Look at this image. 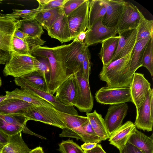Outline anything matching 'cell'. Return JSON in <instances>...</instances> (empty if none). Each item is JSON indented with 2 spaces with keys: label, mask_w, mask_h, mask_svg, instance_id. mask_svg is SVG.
Listing matches in <instances>:
<instances>
[{
  "label": "cell",
  "mask_w": 153,
  "mask_h": 153,
  "mask_svg": "<svg viewBox=\"0 0 153 153\" xmlns=\"http://www.w3.org/2000/svg\"><path fill=\"white\" fill-rule=\"evenodd\" d=\"M0 117L9 123L21 127L23 129L22 132L24 133L35 136L42 139H46V138L34 133L28 128L26 124L29 120L21 114H0Z\"/></svg>",
  "instance_id": "cell-32"
},
{
  "label": "cell",
  "mask_w": 153,
  "mask_h": 153,
  "mask_svg": "<svg viewBox=\"0 0 153 153\" xmlns=\"http://www.w3.org/2000/svg\"><path fill=\"white\" fill-rule=\"evenodd\" d=\"M26 40L28 44L31 54L32 51L36 47L44 45L45 42V41L41 39V38H34L28 37Z\"/></svg>",
  "instance_id": "cell-44"
},
{
  "label": "cell",
  "mask_w": 153,
  "mask_h": 153,
  "mask_svg": "<svg viewBox=\"0 0 153 153\" xmlns=\"http://www.w3.org/2000/svg\"><path fill=\"white\" fill-rule=\"evenodd\" d=\"M29 153H45L42 148L40 147H37L31 150Z\"/></svg>",
  "instance_id": "cell-52"
},
{
  "label": "cell",
  "mask_w": 153,
  "mask_h": 153,
  "mask_svg": "<svg viewBox=\"0 0 153 153\" xmlns=\"http://www.w3.org/2000/svg\"><path fill=\"white\" fill-rule=\"evenodd\" d=\"M39 61L36 57L22 55L10 52V58L3 73L5 76L20 77L38 70Z\"/></svg>",
  "instance_id": "cell-4"
},
{
  "label": "cell",
  "mask_w": 153,
  "mask_h": 153,
  "mask_svg": "<svg viewBox=\"0 0 153 153\" xmlns=\"http://www.w3.org/2000/svg\"><path fill=\"white\" fill-rule=\"evenodd\" d=\"M153 134L148 137L137 129L128 143L134 146L143 153H153Z\"/></svg>",
  "instance_id": "cell-25"
},
{
  "label": "cell",
  "mask_w": 153,
  "mask_h": 153,
  "mask_svg": "<svg viewBox=\"0 0 153 153\" xmlns=\"http://www.w3.org/2000/svg\"><path fill=\"white\" fill-rule=\"evenodd\" d=\"M84 151L85 153H106L103 149L101 145L98 143L95 147L92 149Z\"/></svg>",
  "instance_id": "cell-47"
},
{
  "label": "cell",
  "mask_w": 153,
  "mask_h": 153,
  "mask_svg": "<svg viewBox=\"0 0 153 153\" xmlns=\"http://www.w3.org/2000/svg\"><path fill=\"white\" fill-rule=\"evenodd\" d=\"M20 131L8 136V142L0 151V153H29L31 150L25 143Z\"/></svg>",
  "instance_id": "cell-24"
},
{
  "label": "cell",
  "mask_w": 153,
  "mask_h": 153,
  "mask_svg": "<svg viewBox=\"0 0 153 153\" xmlns=\"http://www.w3.org/2000/svg\"><path fill=\"white\" fill-rule=\"evenodd\" d=\"M131 53L103 66L99 77L106 82L107 87H130L133 76L130 70Z\"/></svg>",
  "instance_id": "cell-2"
},
{
  "label": "cell",
  "mask_w": 153,
  "mask_h": 153,
  "mask_svg": "<svg viewBox=\"0 0 153 153\" xmlns=\"http://www.w3.org/2000/svg\"><path fill=\"white\" fill-rule=\"evenodd\" d=\"M8 135L0 130V148L1 149L7 144L8 142Z\"/></svg>",
  "instance_id": "cell-48"
},
{
  "label": "cell",
  "mask_w": 153,
  "mask_h": 153,
  "mask_svg": "<svg viewBox=\"0 0 153 153\" xmlns=\"http://www.w3.org/2000/svg\"><path fill=\"white\" fill-rule=\"evenodd\" d=\"M89 1L88 22L90 27L97 20L103 19L106 14V8L101 0Z\"/></svg>",
  "instance_id": "cell-31"
},
{
  "label": "cell",
  "mask_w": 153,
  "mask_h": 153,
  "mask_svg": "<svg viewBox=\"0 0 153 153\" xmlns=\"http://www.w3.org/2000/svg\"><path fill=\"white\" fill-rule=\"evenodd\" d=\"M7 98V97L6 95L4 96H1L0 97V103H1L3 101Z\"/></svg>",
  "instance_id": "cell-53"
},
{
  "label": "cell",
  "mask_w": 153,
  "mask_h": 153,
  "mask_svg": "<svg viewBox=\"0 0 153 153\" xmlns=\"http://www.w3.org/2000/svg\"><path fill=\"white\" fill-rule=\"evenodd\" d=\"M82 128L83 130L87 134L95 137H98L94 131L89 120L86 123L83 125Z\"/></svg>",
  "instance_id": "cell-45"
},
{
  "label": "cell",
  "mask_w": 153,
  "mask_h": 153,
  "mask_svg": "<svg viewBox=\"0 0 153 153\" xmlns=\"http://www.w3.org/2000/svg\"><path fill=\"white\" fill-rule=\"evenodd\" d=\"M55 93L56 98L62 104L74 106L76 100V90L74 74L59 86Z\"/></svg>",
  "instance_id": "cell-18"
},
{
  "label": "cell",
  "mask_w": 153,
  "mask_h": 153,
  "mask_svg": "<svg viewBox=\"0 0 153 153\" xmlns=\"http://www.w3.org/2000/svg\"><path fill=\"white\" fill-rule=\"evenodd\" d=\"M17 28L29 37L34 38H41L44 33L42 26L35 19L17 21Z\"/></svg>",
  "instance_id": "cell-30"
},
{
  "label": "cell",
  "mask_w": 153,
  "mask_h": 153,
  "mask_svg": "<svg viewBox=\"0 0 153 153\" xmlns=\"http://www.w3.org/2000/svg\"><path fill=\"white\" fill-rule=\"evenodd\" d=\"M37 59L39 63L38 70L36 72L43 78L48 91V84L51 73V67L49 61L47 59L44 57H38Z\"/></svg>",
  "instance_id": "cell-39"
},
{
  "label": "cell",
  "mask_w": 153,
  "mask_h": 153,
  "mask_svg": "<svg viewBox=\"0 0 153 153\" xmlns=\"http://www.w3.org/2000/svg\"><path fill=\"white\" fill-rule=\"evenodd\" d=\"M88 29L84 31L80 32L75 38L73 41L83 42L85 38L86 34L88 32Z\"/></svg>",
  "instance_id": "cell-49"
},
{
  "label": "cell",
  "mask_w": 153,
  "mask_h": 153,
  "mask_svg": "<svg viewBox=\"0 0 153 153\" xmlns=\"http://www.w3.org/2000/svg\"><path fill=\"white\" fill-rule=\"evenodd\" d=\"M47 31L50 36L62 44L71 40L67 17L64 12Z\"/></svg>",
  "instance_id": "cell-22"
},
{
  "label": "cell",
  "mask_w": 153,
  "mask_h": 153,
  "mask_svg": "<svg viewBox=\"0 0 153 153\" xmlns=\"http://www.w3.org/2000/svg\"><path fill=\"white\" fill-rule=\"evenodd\" d=\"M42 10L41 7L39 6L37 8L31 10H20L13 9V12L10 13L2 14L16 21L32 20L34 19L36 14Z\"/></svg>",
  "instance_id": "cell-33"
},
{
  "label": "cell",
  "mask_w": 153,
  "mask_h": 153,
  "mask_svg": "<svg viewBox=\"0 0 153 153\" xmlns=\"http://www.w3.org/2000/svg\"><path fill=\"white\" fill-rule=\"evenodd\" d=\"M59 146L60 153H85L80 146L70 139L62 141Z\"/></svg>",
  "instance_id": "cell-38"
},
{
  "label": "cell",
  "mask_w": 153,
  "mask_h": 153,
  "mask_svg": "<svg viewBox=\"0 0 153 153\" xmlns=\"http://www.w3.org/2000/svg\"><path fill=\"white\" fill-rule=\"evenodd\" d=\"M103 19L95 22L90 27L84 42L87 47L101 43L107 39L117 36L118 33L115 27H109L104 25Z\"/></svg>",
  "instance_id": "cell-13"
},
{
  "label": "cell",
  "mask_w": 153,
  "mask_h": 153,
  "mask_svg": "<svg viewBox=\"0 0 153 153\" xmlns=\"http://www.w3.org/2000/svg\"><path fill=\"white\" fill-rule=\"evenodd\" d=\"M20 78L33 88L48 93L43 78L36 71L26 74Z\"/></svg>",
  "instance_id": "cell-35"
},
{
  "label": "cell",
  "mask_w": 153,
  "mask_h": 153,
  "mask_svg": "<svg viewBox=\"0 0 153 153\" xmlns=\"http://www.w3.org/2000/svg\"><path fill=\"white\" fill-rule=\"evenodd\" d=\"M14 36L22 40H25L29 37L28 35L16 28Z\"/></svg>",
  "instance_id": "cell-51"
},
{
  "label": "cell",
  "mask_w": 153,
  "mask_h": 153,
  "mask_svg": "<svg viewBox=\"0 0 153 153\" xmlns=\"http://www.w3.org/2000/svg\"><path fill=\"white\" fill-rule=\"evenodd\" d=\"M17 22L0 14V49L4 51H12V43Z\"/></svg>",
  "instance_id": "cell-15"
},
{
  "label": "cell",
  "mask_w": 153,
  "mask_h": 153,
  "mask_svg": "<svg viewBox=\"0 0 153 153\" xmlns=\"http://www.w3.org/2000/svg\"><path fill=\"white\" fill-rule=\"evenodd\" d=\"M86 0H68L63 7L65 14L67 16L77 8Z\"/></svg>",
  "instance_id": "cell-43"
},
{
  "label": "cell",
  "mask_w": 153,
  "mask_h": 153,
  "mask_svg": "<svg viewBox=\"0 0 153 153\" xmlns=\"http://www.w3.org/2000/svg\"><path fill=\"white\" fill-rule=\"evenodd\" d=\"M63 13V7L42 10L36 14L34 19L47 31Z\"/></svg>",
  "instance_id": "cell-26"
},
{
  "label": "cell",
  "mask_w": 153,
  "mask_h": 153,
  "mask_svg": "<svg viewBox=\"0 0 153 153\" xmlns=\"http://www.w3.org/2000/svg\"><path fill=\"white\" fill-rule=\"evenodd\" d=\"M86 115L94 131L102 141L109 139L110 134L101 115L95 110L92 113H86Z\"/></svg>",
  "instance_id": "cell-27"
},
{
  "label": "cell",
  "mask_w": 153,
  "mask_h": 153,
  "mask_svg": "<svg viewBox=\"0 0 153 153\" xmlns=\"http://www.w3.org/2000/svg\"><path fill=\"white\" fill-rule=\"evenodd\" d=\"M136 129L134 123L130 121H127L111 134L108 140L110 144L119 151L123 150Z\"/></svg>",
  "instance_id": "cell-19"
},
{
  "label": "cell",
  "mask_w": 153,
  "mask_h": 153,
  "mask_svg": "<svg viewBox=\"0 0 153 153\" xmlns=\"http://www.w3.org/2000/svg\"><path fill=\"white\" fill-rule=\"evenodd\" d=\"M97 143H95L85 142L81 147L84 151H88L95 147Z\"/></svg>",
  "instance_id": "cell-50"
},
{
  "label": "cell",
  "mask_w": 153,
  "mask_h": 153,
  "mask_svg": "<svg viewBox=\"0 0 153 153\" xmlns=\"http://www.w3.org/2000/svg\"><path fill=\"white\" fill-rule=\"evenodd\" d=\"M136 127L143 131H152L153 124V89L148 91L142 105L136 110L134 123Z\"/></svg>",
  "instance_id": "cell-10"
},
{
  "label": "cell",
  "mask_w": 153,
  "mask_h": 153,
  "mask_svg": "<svg viewBox=\"0 0 153 153\" xmlns=\"http://www.w3.org/2000/svg\"><path fill=\"white\" fill-rule=\"evenodd\" d=\"M0 130L8 136L15 134L23 129L20 126L9 123L0 117Z\"/></svg>",
  "instance_id": "cell-40"
},
{
  "label": "cell",
  "mask_w": 153,
  "mask_h": 153,
  "mask_svg": "<svg viewBox=\"0 0 153 153\" xmlns=\"http://www.w3.org/2000/svg\"><path fill=\"white\" fill-rule=\"evenodd\" d=\"M142 66L145 67L152 76H153V36L147 43L144 49L142 59Z\"/></svg>",
  "instance_id": "cell-36"
},
{
  "label": "cell",
  "mask_w": 153,
  "mask_h": 153,
  "mask_svg": "<svg viewBox=\"0 0 153 153\" xmlns=\"http://www.w3.org/2000/svg\"><path fill=\"white\" fill-rule=\"evenodd\" d=\"M36 107L19 99L7 98L0 103V114H22L32 110Z\"/></svg>",
  "instance_id": "cell-21"
},
{
  "label": "cell",
  "mask_w": 153,
  "mask_h": 153,
  "mask_svg": "<svg viewBox=\"0 0 153 153\" xmlns=\"http://www.w3.org/2000/svg\"><path fill=\"white\" fill-rule=\"evenodd\" d=\"M129 88L132 102L137 110L143 102L148 91L151 88V84L143 74L135 72Z\"/></svg>",
  "instance_id": "cell-14"
},
{
  "label": "cell",
  "mask_w": 153,
  "mask_h": 153,
  "mask_svg": "<svg viewBox=\"0 0 153 153\" xmlns=\"http://www.w3.org/2000/svg\"><path fill=\"white\" fill-rule=\"evenodd\" d=\"M2 83L1 78L0 77V87L1 86V85H2Z\"/></svg>",
  "instance_id": "cell-55"
},
{
  "label": "cell",
  "mask_w": 153,
  "mask_h": 153,
  "mask_svg": "<svg viewBox=\"0 0 153 153\" xmlns=\"http://www.w3.org/2000/svg\"><path fill=\"white\" fill-rule=\"evenodd\" d=\"M89 0L86 1L67 16L71 40L81 32L89 28L88 22Z\"/></svg>",
  "instance_id": "cell-6"
},
{
  "label": "cell",
  "mask_w": 153,
  "mask_h": 153,
  "mask_svg": "<svg viewBox=\"0 0 153 153\" xmlns=\"http://www.w3.org/2000/svg\"><path fill=\"white\" fill-rule=\"evenodd\" d=\"M14 81L16 85L20 86L21 88L46 101L58 111L69 114L79 115L77 111L74 106L64 105L58 100L55 96L50 93L33 88L20 77L15 78Z\"/></svg>",
  "instance_id": "cell-9"
},
{
  "label": "cell",
  "mask_w": 153,
  "mask_h": 153,
  "mask_svg": "<svg viewBox=\"0 0 153 153\" xmlns=\"http://www.w3.org/2000/svg\"><path fill=\"white\" fill-rule=\"evenodd\" d=\"M106 8V14L102 21L105 26L115 27L123 11L126 1L123 0H101Z\"/></svg>",
  "instance_id": "cell-20"
},
{
  "label": "cell",
  "mask_w": 153,
  "mask_h": 153,
  "mask_svg": "<svg viewBox=\"0 0 153 153\" xmlns=\"http://www.w3.org/2000/svg\"><path fill=\"white\" fill-rule=\"evenodd\" d=\"M124 149L127 153H143L140 149L128 143H127Z\"/></svg>",
  "instance_id": "cell-46"
},
{
  "label": "cell",
  "mask_w": 153,
  "mask_h": 153,
  "mask_svg": "<svg viewBox=\"0 0 153 153\" xmlns=\"http://www.w3.org/2000/svg\"><path fill=\"white\" fill-rule=\"evenodd\" d=\"M136 29L137 42L148 36H153V20L147 19L143 15Z\"/></svg>",
  "instance_id": "cell-34"
},
{
  "label": "cell",
  "mask_w": 153,
  "mask_h": 153,
  "mask_svg": "<svg viewBox=\"0 0 153 153\" xmlns=\"http://www.w3.org/2000/svg\"><path fill=\"white\" fill-rule=\"evenodd\" d=\"M8 98H16L30 103L36 107L44 106L55 108L46 101L21 88H16L12 91H6Z\"/></svg>",
  "instance_id": "cell-23"
},
{
  "label": "cell",
  "mask_w": 153,
  "mask_h": 153,
  "mask_svg": "<svg viewBox=\"0 0 153 153\" xmlns=\"http://www.w3.org/2000/svg\"><path fill=\"white\" fill-rule=\"evenodd\" d=\"M119 36L117 47L110 62L124 57L132 52L137 42V30L123 32Z\"/></svg>",
  "instance_id": "cell-17"
},
{
  "label": "cell",
  "mask_w": 153,
  "mask_h": 153,
  "mask_svg": "<svg viewBox=\"0 0 153 153\" xmlns=\"http://www.w3.org/2000/svg\"><path fill=\"white\" fill-rule=\"evenodd\" d=\"M76 90V100L74 106L81 112L90 113L94 105V99L90 87L89 80L78 72L74 74Z\"/></svg>",
  "instance_id": "cell-7"
},
{
  "label": "cell",
  "mask_w": 153,
  "mask_h": 153,
  "mask_svg": "<svg viewBox=\"0 0 153 153\" xmlns=\"http://www.w3.org/2000/svg\"><path fill=\"white\" fill-rule=\"evenodd\" d=\"M22 115L29 120L39 121L62 129L65 127L55 108L44 106L36 107L32 110Z\"/></svg>",
  "instance_id": "cell-12"
},
{
  "label": "cell",
  "mask_w": 153,
  "mask_h": 153,
  "mask_svg": "<svg viewBox=\"0 0 153 153\" xmlns=\"http://www.w3.org/2000/svg\"><path fill=\"white\" fill-rule=\"evenodd\" d=\"M96 101L104 105H113L133 102L129 87H103L95 94Z\"/></svg>",
  "instance_id": "cell-5"
},
{
  "label": "cell",
  "mask_w": 153,
  "mask_h": 153,
  "mask_svg": "<svg viewBox=\"0 0 153 153\" xmlns=\"http://www.w3.org/2000/svg\"><path fill=\"white\" fill-rule=\"evenodd\" d=\"M91 56L88 48L85 46V58L83 62L82 76L89 80L91 67Z\"/></svg>",
  "instance_id": "cell-42"
},
{
  "label": "cell",
  "mask_w": 153,
  "mask_h": 153,
  "mask_svg": "<svg viewBox=\"0 0 153 153\" xmlns=\"http://www.w3.org/2000/svg\"><path fill=\"white\" fill-rule=\"evenodd\" d=\"M18 54L33 56L30 53L28 43L24 40L13 36L12 43V51Z\"/></svg>",
  "instance_id": "cell-37"
},
{
  "label": "cell",
  "mask_w": 153,
  "mask_h": 153,
  "mask_svg": "<svg viewBox=\"0 0 153 153\" xmlns=\"http://www.w3.org/2000/svg\"><path fill=\"white\" fill-rule=\"evenodd\" d=\"M120 153H127L126 150L124 148L123 150H120Z\"/></svg>",
  "instance_id": "cell-54"
},
{
  "label": "cell",
  "mask_w": 153,
  "mask_h": 153,
  "mask_svg": "<svg viewBox=\"0 0 153 153\" xmlns=\"http://www.w3.org/2000/svg\"><path fill=\"white\" fill-rule=\"evenodd\" d=\"M68 45H64L53 47L40 46L35 48L31 53L32 55L48 59L51 73L48 91L53 95L59 86L73 74L68 70L65 60Z\"/></svg>",
  "instance_id": "cell-1"
},
{
  "label": "cell",
  "mask_w": 153,
  "mask_h": 153,
  "mask_svg": "<svg viewBox=\"0 0 153 153\" xmlns=\"http://www.w3.org/2000/svg\"><path fill=\"white\" fill-rule=\"evenodd\" d=\"M128 108L126 103L111 105L109 107L104 120L110 135L122 125Z\"/></svg>",
  "instance_id": "cell-16"
},
{
  "label": "cell",
  "mask_w": 153,
  "mask_h": 153,
  "mask_svg": "<svg viewBox=\"0 0 153 153\" xmlns=\"http://www.w3.org/2000/svg\"><path fill=\"white\" fill-rule=\"evenodd\" d=\"M149 36L137 42L131 56L130 70L133 75L137 69L142 67V59L144 48L152 36Z\"/></svg>",
  "instance_id": "cell-29"
},
{
  "label": "cell",
  "mask_w": 153,
  "mask_h": 153,
  "mask_svg": "<svg viewBox=\"0 0 153 153\" xmlns=\"http://www.w3.org/2000/svg\"><path fill=\"white\" fill-rule=\"evenodd\" d=\"M85 46L84 42L74 41L68 44L65 60L68 69L71 74L79 72L81 74Z\"/></svg>",
  "instance_id": "cell-11"
},
{
  "label": "cell",
  "mask_w": 153,
  "mask_h": 153,
  "mask_svg": "<svg viewBox=\"0 0 153 153\" xmlns=\"http://www.w3.org/2000/svg\"><path fill=\"white\" fill-rule=\"evenodd\" d=\"M68 0H37L42 10H46L59 7H63Z\"/></svg>",
  "instance_id": "cell-41"
},
{
  "label": "cell",
  "mask_w": 153,
  "mask_h": 153,
  "mask_svg": "<svg viewBox=\"0 0 153 153\" xmlns=\"http://www.w3.org/2000/svg\"><path fill=\"white\" fill-rule=\"evenodd\" d=\"M119 38V36L107 39L101 43L102 46L99 54L103 66L110 63L116 51Z\"/></svg>",
  "instance_id": "cell-28"
},
{
  "label": "cell",
  "mask_w": 153,
  "mask_h": 153,
  "mask_svg": "<svg viewBox=\"0 0 153 153\" xmlns=\"http://www.w3.org/2000/svg\"><path fill=\"white\" fill-rule=\"evenodd\" d=\"M56 111L65 126L59 134L60 137L75 138L85 143H98L102 141L99 137L90 135L83 129V125L88 121L86 116L69 114L57 110Z\"/></svg>",
  "instance_id": "cell-3"
},
{
  "label": "cell",
  "mask_w": 153,
  "mask_h": 153,
  "mask_svg": "<svg viewBox=\"0 0 153 153\" xmlns=\"http://www.w3.org/2000/svg\"><path fill=\"white\" fill-rule=\"evenodd\" d=\"M143 15L136 6L131 2L126 1L115 27L118 34L136 29Z\"/></svg>",
  "instance_id": "cell-8"
}]
</instances>
